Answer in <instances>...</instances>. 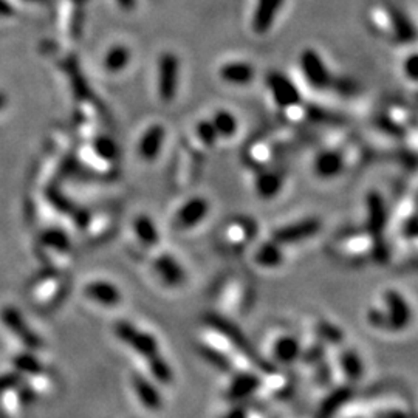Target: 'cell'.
Returning <instances> with one entry per match:
<instances>
[{
	"label": "cell",
	"mask_w": 418,
	"mask_h": 418,
	"mask_svg": "<svg viewBox=\"0 0 418 418\" xmlns=\"http://www.w3.org/2000/svg\"><path fill=\"white\" fill-rule=\"evenodd\" d=\"M336 249L341 258L351 262H361L370 256H375L377 259H384L387 256L384 244H379L369 231H351L346 234L340 237Z\"/></svg>",
	"instance_id": "1"
},
{
	"label": "cell",
	"mask_w": 418,
	"mask_h": 418,
	"mask_svg": "<svg viewBox=\"0 0 418 418\" xmlns=\"http://www.w3.org/2000/svg\"><path fill=\"white\" fill-rule=\"evenodd\" d=\"M209 327H212L214 330H217L218 333H222L226 340H228L234 347H236L242 354H245L251 361H254L256 364L259 365L260 369L263 370H271L270 365L263 361L262 356L258 354V351L254 350V347L251 346V342L246 340V336L244 335V332L237 327L234 326L232 322H230L228 319H225L222 316H217V314H209L207 318Z\"/></svg>",
	"instance_id": "2"
},
{
	"label": "cell",
	"mask_w": 418,
	"mask_h": 418,
	"mask_svg": "<svg viewBox=\"0 0 418 418\" xmlns=\"http://www.w3.org/2000/svg\"><path fill=\"white\" fill-rule=\"evenodd\" d=\"M383 300L386 305V310L383 312L386 330H392V332L405 330L412 321V310L405 296L395 290H389L384 293Z\"/></svg>",
	"instance_id": "3"
},
{
	"label": "cell",
	"mask_w": 418,
	"mask_h": 418,
	"mask_svg": "<svg viewBox=\"0 0 418 418\" xmlns=\"http://www.w3.org/2000/svg\"><path fill=\"white\" fill-rule=\"evenodd\" d=\"M115 333L118 338L134 349L137 354L146 358H152L158 354V342L152 335L141 332L127 321H120L115 324Z\"/></svg>",
	"instance_id": "4"
},
{
	"label": "cell",
	"mask_w": 418,
	"mask_h": 418,
	"mask_svg": "<svg viewBox=\"0 0 418 418\" xmlns=\"http://www.w3.org/2000/svg\"><path fill=\"white\" fill-rule=\"evenodd\" d=\"M300 70H302V75L305 76V81L309 83L313 89L318 90H326L327 87L332 84V75L327 69L326 62L322 61L318 51L312 48L304 50L299 57Z\"/></svg>",
	"instance_id": "5"
},
{
	"label": "cell",
	"mask_w": 418,
	"mask_h": 418,
	"mask_svg": "<svg viewBox=\"0 0 418 418\" xmlns=\"http://www.w3.org/2000/svg\"><path fill=\"white\" fill-rule=\"evenodd\" d=\"M0 319H2L4 326L8 328L27 349L36 350L42 346V340L39 338V335L36 333L33 328H30L25 318L22 316V313L18 309H14V307H4L2 312H0Z\"/></svg>",
	"instance_id": "6"
},
{
	"label": "cell",
	"mask_w": 418,
	"mask_h": 418,
	"mask_svg": "<svg viewBox=\"0 0 418 418\" xmlns=\"http://www.w3.org/2000/svg\"><path fill=\"white\" fill-rule=\"evenodd\" d=\"M180 61L171 51L161 55L158 61V93L165 102H171L177 93Z\"/></svg>",
	"instance_id": "7"
},
{
	"label": "cell",
	"mask_w": 418,
	"mask_h": 418,
	"mask_svg": "<svg viewBox=\"0 0 418 418\" xmlns=\"http://www.w3.org/2000/svg\"><path fill=\"white\" fill-rule=\"evenodd\" d=\"M319 230H321V222L318 218H313V217L304 218L274 231L273 240L282 246L299 244V242H304L307 239L313 237L314 234L319 232Z\"/></svg>",
	"instance_id": "8"
},
{
	"label": "cell",
	"mask_w": 418,
	"mask_h": 418,
	"mask_svg": "<svg viewBox=\"0 0 418 418\" xmlns=\"http://www.w3.org/2000/svg\"><path fill=\"white\" fill-rule=\"evenodd\" d=\"M267 84L274 104L279 109L285 110L300 102L296 85L293 84L287 76L282 75V73H271L267 79Z\"/></svg>",
	"instance_id": "9"
},
{
	"label": "cell",
	"mask_w": 418,
	"mask_h": 418,
	"mask_svg": "<svg viewBox=\"0 0 418 418\" xmlns=\"http://www.w3.org/2000/svg\"><path fill=\"white\" fill-rule=\"evenodd\" d=\"M386 16L391 22V30L393 39L401 43H412L417 41L418 33L417 28L412 24V20L407 18V14L400 10L398 6L395 5H387L386 6Z\"/></svg>",
	"instance_id": "10"
},
{
	"label": "cell",
	"mask_w": 418,
	"mask_h": 418,
	"mask_svg": "<svg viewBox=\"0 0 418 418\" xmlns=\"http://www.w3.org/2000/svg\"><path fill=\"white\" fill-rule=\"evenodd\" d=\"M387 223V211L383 197L377 193L368 195V231L379 244H384L383 234Z\"/></svg>",
	"instance_id": "11"
},
{
	"label": "cell",
	"mask_w": 418,
	"mask_h": 418,
	"mask_svg": "<svg viewBox=\"0 0 418 418\" xmlns=\"http://www.w3.org/2000/svg\"><path fill=\"white\" fill-rule=\"evenodd\" d=\"M209 212V203L203 197H194V199L188 200L180 211L177 212V218H175V225L181 230H190L195 225H199L202 220L208 216Z\"/></svg>",
	"instance_id": "12"
},
{
	"label": "cell",
	"mask_w": 418,
	"mask_h": 418,
	"mask_svg": "<svg viewBox=\"0 0 418 418\" xmlns=\"http://www.w3.org/2000/svg\"><path fill=\"white\" fill-rule=\"evenodd\" d=\"M344 167H346V158H344L342 152L336 149L322 151L313 161L314 174H316L319 179L326 180L338 177Z\"/></svg>",
	"instance_id": "13"
},
{
	"label": "cell",
	"mask_w": 418,
	"mask_h": 418,
	"mask_svg": "<svg viewBox=\"0 0 418 418\" xmlns=\"http://www.w3.org/2000/svg\"><path fill=\"white\" fill-rule=\"evenodd\" d=\"M284 0H258L254 16H253V32L258 34H265L270 32L271 25L276 19V14L281 11Z\"/></svg>",
	"instance_id": "14"
},
{
	"label": "cell",
	"mask_w": 418,
	"mask_h": 418,
	"mask_svg": "<svg viewBox=\"0 0 418 418\" xmlns=\"http://www.w3.org/2000/svg\"><path fill=\"white\" fill-rule=\"evenodd\" d=\"M165 141V129L160 124H153L144 132L138 143V155L146 161H152L158 157L161 146Z\"/></svg>",
	"instance_id": "15"
},
{
	"label": "cell",
	"mask_w": 418,
	"mask_h": 418,
	"mask_svg": "<svg viewBox=\"0 0 418 418\" xmlns=\"http://www.w3.org/2000/svg\"><path fill=\"white\" fill-rule=\"evenodd\" d=\"M220 78L231 85H248L254 79V67L244 61H234L225 64L218 71Z\"/></svg>",
	"instance_id": "16"
},
{
	"label": "cell",
	"mask_w": 418,
	"mask_h": 418,
	"mask_svg": "<svg viewBox=\"0 0 418 418\" xmlns=\"http://www.w3.org/2000/svg\"><path fill=\"white\" fill-rule=\"evenodd\" d=\"M84 293H85L87 298L93 300V302L101 304V305H104V307L118 305L120 300H121L120 290L116 288L113 284L106 282V281L90 282L85 287Z\"/></svg>",
	"instance_id": "17"
},
{
	"label": "cell",
	"mask_w": 418,
	"mask_h": 418,
	"mask_svg": "<svg viewBox=\"0 0 418 418\" xmlns=\"http://www.w3.org/2000/svg\"><path fill=\"white\" fill-rule=\"evenodd\" d=\"M153 267H155V271L161 277V281H163L166 285H169V287H177V285L185 282L186 279L185 270H183L180 263L169 254L160 256Z\"/></svg>",
	"instance_id": "18"
},
{
	"label": "cell",
	"mask_w": 418,
	"mask_h": 418,
	"mask_svg": "<svg viewBox=\"0 0 418 418\" xmlns=\"http://www.w3.org/2000/svg\"><path fill=\"white\" fill-rule=\"evenodd\" d=\"M256 232H258V226H256V223H253L251 220L237 218L228 225L226 240H228V244L234 248H244L253 240V237H256Z\"/></svg>",
	"instance_id": "19"
},
{
	"label": "cell",
	"mask_w": 418,
	"mask_h": 418,
	"mask_svg": "<svg viewBox=\"0 0 418 418\" xmlns=\"http://www.w3.org/2000/svg\"><path fill=\"white\" fill-rule=\"evenodd\" d=\"M254 262L258 263L259 267L267 270L281 267L284 262L282 245H279L273 239H271V242H265V244H262L256 249Z\"/></svg>",
	"instance_id": "20"
},
{
	"label": "cell",
	"mask_w": 418,
	"mask_h": 418,
	"mask_svg": "<svg viewBox=\"0 0 418 418\" xmlns=\"http://www.w3.org/2000/svg\"><path fill=\"white\" fill-rule=\"evenodd\" d=\"M134 387L138 395L139 401L151 410H158L163 405V398L158 389L153 386L149 379H146L141 375H134Z\"/></svg>",
	"instance_id": "21"
},
{
	"label": "cell",
	"mask_w": 418,
	"mask_h": 418,
	"mask_svg": "<svg viewBox=\"0 0 418 418\" xmlns=\"http://www.w3.org/2000/svg\"><path fill=\"white\" fill-rule=\"evenodd\" d=\"M284 185V177L282 174L273 172V171H267L262 172L258 180H256V189L263 199H273L274 195L281 193Z\"/></svg>",
	"instance_id": "22"
},
{
	"label": "cell",
	"mask_w": 418,
	"mask_h": 418,
	"mask_svg": "<svg viewBox=\"0 0 418 418\" xmlns=\"http://www.w3.org/2000/svg\"><path fill=\"white\" fill-rule=\"evenodd\" d=\"M259 378L251 375V373H240L232 379V383L228 389V398L230 400H242L253 393L259 386Z\"/></svg>",
	"instance_id": "23"
},
{
	"label": "cell",
	"mask_w": 418,
	"mask_h": 418,
	"mask_svg": "<svg viewBox=\"0 0 418 418\" xmlns=\"http://www.w3.org/2000/svg\"><path fill=\"white\" fill-rule=\"evenodd\" d=\"M273 354L279 363L291 364L300 355L299 341L293 336H281L274 344Z\"/></svg>",
	"instance_id": "24"
},
{
	"label": "cell",
	"mask_w": 418,
	"mask_h": 418,
	"mask_svg": "<svg viewBox=\"0 0 418 418\" xmlns=\"http://www.w3.org/2000/svg\"><path fill=\"white\" fill-rule=\"evenodd\" d=\"M130 57V50L126 46H121V43L113 46L104 57V69L109 73H118L127 67Z\"/></svg>",
	"instance_id": "25"
},
{
	"label": "cell",
	"mask_w": 418,
	"mask_h": 418,
	"mask_svg": "<svg viewBox=\"0 0 418 418\" xmlns=\"http://www.w3.org/2000/svg\"><path fill=\"white\" fill-rule=\"evenodd\" d=\"M211 123L212 126H214L217 135L222 138L234 137L239 129L236 116H234L231 112H228V110H217Z\"/></svg>",
	"instance_id": "26"
},
{
	"label": "cell",
	"mask_w": 418,
	"mask_h": 418,
	"mask_svg": "<svg viewBox=\"0 0 418 418\" xmlns=\"http://www.w3.org/2000/svg\"><path fill=\"white\" fill-rule=\"evenodd\" d=\"M248 157L253 161L254 165L259 166H268L271 161L276 157V149L274 146L265 139H259V141H254L251 148L248 151Z\"/></svg>",
	"instance_id": "27"
},
{
	"label": "cell",
	"mask_w": 418,
	"mask_h": 418,
	"mask_svg": "<svg viewBox=\"0 0 418 418\" xmlns=\"http://www.w3.org/2000/svg\"><path fill=\"white\" fill-rule=\"evenodd\" d=\"M135 232L138 239L143 242L144 245L152 246L158 244V231L155 223L152 222V218L148 216H139L135 220Z\"/></svg>",
	"instance_id": "28"
},
{
	"label": "cell",
	"mask_w": 418,
	"mask_h": 418,
	"mask_svg": "<svg viewBox=\"0 0 418 418\" xmlns=\"http://www.w3.org/2000/svg\"><path fill=\"white\" fill-rule=\"evenodd\" d=\"M149 369L152 372V375L155 377L160 383H163V384L172 383L174 373H172L171 365L160 354L149 358Z\"/></svg>",
	"instance_id": "29"
},
{
	"label": "cell",
	"mask_w": 418,
	"mask_h": 418,
	"mask_svg": "<svg viewBox=\"0 0 418 418\" xmlns=\"http://www.w3.org/2000/svg\"><path fill=\"white\" fill-rule=\"evenodd\" d=\"M13 364L16 370L20 373H27V375H36L43 370L42 364L38 358L33 354H19L13 358Z\"/></svg>",
	"instance_id": "30"
},
{
	"label": "cell",
	"mask_w": 418,
	"mask_h": 418,
	"mask_svg": "<svg viewBox=\"0 0 418 418\" xmlns=\"http://www.w3.org/2000/svg\"><path fill=\"white\" fill-rule=\"evenodd\" d=\"M342 369L346 372V375L349 377V379L351 381H356L361 378L363 375V363L361 359H359L358 354L354 350H346L342 354Z\"/></svg>",
	"instance_id": "31"
},
{
	"label": "cell",
	"mask_w": 418,
	"mask_h": 418,
	"mask_svg": "<svg viewBox=\"0 0 418 418\" xmlns=\"http://www.w3.org/2000/svg\"><path fill=\"white\" fill-rule=\"evenodd\" d=\"M349 397H350V391H347V389H341V391L333 392L330 395V398H327L324 401V405H322L319 418H332L335 415V410L341 407L344 403L349 400Z\"/></svg>",
	"instance_id": "32"
},
{
	"label": "cell",
	"mask_w": 418,
	"mask_h": 418,
	"mask_svg": "<svg viewBox=\"0 0 418 418\" xmlns=\"http://www.w3.org/2000/svg\"><path fill=\"white\" fill-rule=\"evenodd\" d=\"M42 244L50 248H56L60 251H65V249L70 248V240L65 236L62 231L57 230H50L42 236Z\"/></svg>",
	"instance_id": "33"
},
{
	"label": "cell",
	"mask_w": 418,
	"mask_h": 418,
	"mask_svg": "<svg viewBox=\"0 0 418 418\" xmlns=\"http://www.w3.org/2000/svg\"><path fill=\"white\" fill-rule=\"evenodd\" d=\"M200 354L204 359H208V361L217 368L218 370H230L231 369V364L228 361V358H226L223 354H220V351L214 350L212 347L208 346H200Z\"/></svg>",
	"instance_id": "34"
},
{
	"label": "cell",
	"mask_w": 418,
	"mask_h": 418,
	"mask_svg": "<svg viewBox=\"0 0 418 418\" xmlns=\"http://www.w3.org/2000/svg\"><path fill=\"white\" fill-rule=\"evenodd\" d=\"M197 135H199L200 141L207 146V148H212L217 143V132L212 126L211 121H200L197 124Z\"/></svg>",
	"instance_id": "35"
},
{
	"label": "cell",
	"mask_w": 418,
	"mask_h": 418,
	"mask_svg": "<svg viewBox=\"0 0 418 418\" xmlns=\"http://www.w3.org/2000/svg\"><path fill=\"white\" fill-rule=\"evenodd\" d=\"M84 20H85L84 6L75 5V11H73V18L70 20V34L73 39H79L81 36H83Z\"/></svg>",
	"instance_id": "36"
},
{
	"label": "cell",
	"mask_w": 418,
	"mask_h": 418,
	"mask_svg": "<svg viewBox=\"0 0 418 418\" xmlns=\"http://www.w3.org/2000/svg\"><path fill=\"white\" fill-rule=\"evenodd\" d=\"M22 383V377L19 372H10V373H2L0 375V397L5 392L11 391V389L18 387Z\"/></svg>",
	"instance_id": "37"
},
{
	"label": "cell",
	"mask_w": 418,
	"mask_h": 418,
	"mask_svg": "<svg viewBox=\"0 0 418 418\" xmlns=\"http://www.w3.org/2000/svg\"><path fill=\"white\" fill-rule=\"evenodd\" d=\"M97 151L106 158H113L116 155V146L110 138H99L97 141Z\"/></svg>",
	"instance_id": "38"
},
{
	"label": "cell",
	"mask_w": 418,
	"mask_h": 418,
	"mask_svg": "<svg viewBox=\"0 0 418 418\" xmlns=\"http://www.w3.org/2000/svg\"><path fill=\"white\" fill-rule=\"evenodd\" d=\"M403 69H405V75L407 76V79L418 83V53L410 55L405 61Z\"/></svg>",
	"instance_id": "39"
},
{
	"label": "cell",
	"mask_w": 418,
	"mask_h": 418,
	"mask_svg": "<svg viewBox=\"0 0 418 418\" xmlns=\"http://www.w3.org/2000/svg\"><path fill=\"white\" fill-rule=\"evenodd\" d=\"M321 333L330 342H340L341 341V336H342L340 330L336 328V327H333L332 324H322L321 326Z\"/></svg>",
	"instance_id": "40"
},
{
	"label": "cell",
	"mask_w": 418,
	"mask_h": 418,
	"mask_svg": "<svg viewBox=\"0 0 418 418\" xmlns=\"http://www.w3.org/2000/svg\"><path fill=\"white\" fill-rule=\"evenodd\" d=\"M13 14L14 8L8 0H0V18H10Z\"/></svg>",
	"instance_id": "41"
},
{
	"label": "cell",
	"mask_w": 418,
	"mask_h": 418,
	"mask_svg": "<svg viewBox=\"0 0 418 418\" xmlns=\"http://www.w3.org/2000/svg\"><path fill=\"white\" fill-rule=\"evenodd\" d=\"M377 418H407V415L401 410H384L377 415Z\"/></svg>",
	"instance_id": "42"
},
{
	"label": "cell",
	"mask_w": 418,
	"mask_h": 418,
	"mask_svg": "<svg viewBox=\"0 0 418 418\" xmlns=\"http://www.w3.org/2000/svg\"><path fill=\"white\" fill-rule=\"evenodd\" d=\"M124 11H132L137 6V0H116Z\"/></svg>",
	"instance_id": "43"
},
{
	"label": "cell",
	"mask_w": 418,
	"mask_h": 418,
	"mask_svg": "<svg viewBox=\"0 0 418 418\" xmlns=\"http://www.w3.org/2000/svg\"><path fill=\"white\" fill-rule=\"evenodd\" d=\"M223 418H246L244 409H232L231 412L226 414Z\"/></svg>",
	"instance_id": "44"
},
{
	"label": "cell",
	"mask_w": 418,
	"mask_h": 418,
	"mask_svg": "<svg viewBox=\"0 0 418 418\" xmlns=\"http://www.w3.org/2000/svg\"><path fill=\"white\" fill-rule=\"evenodd\" d=\"M6 104H8V97L4 92H0V110H2Z\"/></svg>",
	"instance_id": "45"
},
{
	"label": "cell",
	"mask_w": 418,
	"mask_h": 418,
	"mask_svg": "<svg viewBox=\"0 0 418 418\" xmlns=\"http://www.w3.org/2000/svg\"><path fill=\"white\" fill-rule=\"evenodd\" d=\"M71 2L78 6H84L87 2H89V0H71Z\"/></svg>",
	"instance_id": "46"
},
{
	"label": "cell",
	"mask_w": 418,
	"mask_h": 418,
	"mask_svg": "<svg viewBox=\"0 0 418 418\" xmlns=\"http://www.w3.org/2000/svg\"><path fill=\"white\" fill-rule=\"evenodd\" d=\"M33 2H41L42 4V2H47V0H33Z\"/></svg>",
	"instance_id": "47"
}]
</instances>
